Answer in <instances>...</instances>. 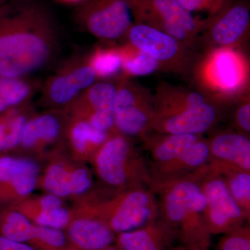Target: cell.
I'll use <instances>...</instances> for the list:
<instances>
[{"label": "cell", "instance_id": "17", "mask_svg": "<svg viewBox=\"0 0 250 250\" xmlns=\"http://www.w3.org/2000/svg\"><path fill=\"white\" fill-rule=\"evenodd\" d=\"M202 135L149 133L142 139L152 160L151 171L164 167L178 159L198 141Z\"/></svg>", "mask_w": 250, "mask_h": 250}, {"label": "cell", "instance_id": "14", "mask_svg": "<svg viewBox=\"0 0 250 250\" xmlns=\"http://www.w3.org/2000/svg\"><path fill=\"white\" fill-rule=\"evenodd\" d=\"M175 240V231L159 215L143 228L118 233L115 245L120 250H170Z\"/></svg>", "mask_w": 250, "mask_h": 250}, {"label": "cell", "instance_id": "4", "mask_svg": "<svg viewBox=\"0 0 250 250\" xmlns=\"http://www.w3.org/2000/svg\"><path fill=\"white\" fill-rule=\"evenodd\" d=\"M95 165L103 183L120 190L150 186V168L144 156L123 135H110L95 152Z\"/></svg>", "mask_w": 250, "mask_h": 250}, {"label": "cell", "instance_id": "3", "mask_svg": "<svg viewBox=\"0 0 250 250\" xmlns=\"http://www.w3.org/2000/svg\"><path fill=\"white\" fill-rule=\"evenodd\" d=\"M154 96L152 131L202 135L213 127L218 111L201 93L163 83Z\"/></svg>", "mask_w": 250, "mask_h": 250}, {"label": "cell", "instance_id": "22", "mask_svg": "<svg viewBox=\"0 0 250 250\" xmlns=\"http://www.w3.org/2000/svg\"><path fill=\"white\" fill-rule=\"evenodd\" d=\"M208 165L221 176L231 195L250 218V171L216 161H210Z\"/></svg>", "mask_w": 250, "mask_h": 250}, {"label": "cell", "instance_id": "26", "mask_svg": "<svg viewBox=\"0 0 250 250\" xmlns=\"http://www.w3.org/2000/svg\"><path fill=\"white\" fill-rule=\"evenodd\" d=\"M98 78L116 77L123 71V57L122 48H98L87 58Z\"/></svg>", "mask_w": 250, "mask_h": 250}, {"label": "cell", "instance_id": "23", "mask_svg": "<svg viewBox=\"0 0 250 250\" xmlns=\"http://www.w3.org/2000/svg\"><path fill=\"white\" fill-rule=\"evenodd\" d=\"M62 125L59 118L45 113L28 120L23 130L21 144L23 147H35L40 143L53 142L60 135Z\"/></svg>", "mask_w": 250, "mask_h": 250}, {"label": "cell", "instance_id": "39", "mask_svg": "<svg viewBox=\"0 0 250 250\" xmlns=\"http://www.w3.org/2000/svg\"></svg>", "mask_w": 250, "mask_h": 250}, {"label": "cell", "instance_id": "8", "mask_svg": "<svg viewBox=\"0 0 250 250\" xmlns=\"http://www.w3.org/2000/svg\"><path fill=\"white\" fill-rule=\"evenodd\" d=\"M75 18L80 27L105 41L125 37L134 22L127 0H84Z\"/></svg>", "mask_w": 250, "mask_h": 250}, {"label": "cell", "instance_id": "16", "mask_svg": "<svg viewBox=\"0 0 250 250\" xmlns=\"http://www.w3.org/2000/svg\"><path fill=\"white\" fill-rule=\"evenodd\" d=\"M210 160L208 140L202 136L178 159L164 167L151 171L149 188L194 173L207 166Z\"/></svg>", "mask_w": 250, "mask_h": 250}, {"label": "cell", "instance_id": "5", "mask_svg": "<svg viewBox=\"0 0 250 250\" xmlns=\"http://www.w3.org/2000/svg\"><path fill=\"white\" fill-rule=\"evenodd\" d=\"M135 23L145 24L172 36L189 48L200 44L208 20H200L178 0H127Z\"/></svg>", "mask_w": 250, "mask_h": 250}, {"label": "cell", "instance_id": "12", "mask_svg": "<svg viewBox=\"0 0 250 250\" xmlns=\"http://www.w3.org/2000/svg\"><path fill=\"white\" fill-rule=\"evenodd\" d=\"M207 19L202 33L207 45L217 49L232 48L249 33L250 6L245 1H233L218 16Z\"/></svg>", "mask_w": 250, "mask_h": 250}, {"label": "cell", "instance_id": "28", "mask_svg": "<svg viewBox=\"0 0 250 250\" xmlns=\"http://www.w3.org/2000/svg\"><path fill=\"white\" fill-rule=\"evenodd\" d=\"M123 49V72L131 76H147L160 69L159 62L146 52L134 47Z\"/></svg>", "mask_w": 250, "mask_h": 250}, {"label": "cell", "instance_id": "18", "mask_svg": "<svg viewBox=\"0 0 250 250\" xmlns=\"http://www.w3.org/2000/svg\"><path fill=\"white\" fill-rule=\"evenodd\" d=\"M210 160L230 164L250 172V141L242 133L225 131L208 141Z\"/></svg>", "mask_w": 250, "mask_h": 250}, {"label": "cell", "instance_id": "35", "mask_svg": "<svg viewBox=\"0 0 250 250\" xmlns=\"http://www.w3.org/2000/svg\"><path fill=\"white\" fill-rule=\"evenodd\" d=\"M62 2L67 3V4H80L84 0H59Z\"/></svg>", "mask_w": 250, "mask_h": 250}, {"label": "cell", "instance_id": "32", "mask_svg": "<svg viewBox=\"0 0 250 250\" xmlns=\"http://www.w3.org/2000/svg\"><path fill=\"white\" fill-rule=\"evenodd\" d=\"M234 123L242 134L250 132V100H244L237 107L234 115Z\"/></svg>", "mask_w": 250, "mask_h": 250}, {"label": "cell", "instance_id": "11", "mask_svg": "<svg viewBox=\"0 0 250 250\" xmlns=\"http://www.w3.org/2000/svg\"><path fill=\"white\" fill-rule=\"evenodd\" d=\"M97 79L87 59L70 61L47 81L42 100L51 106H70Z\"/></svg>", "mask_w": 250, "mask_h": 250}, {"label": "cell", "instance_id": "33", "mask_svg": "<svg viewBox=\"0 0 250 250\" xmlns=\"http://www.w3.org/2000/svg\"><path fill=\"white\" fill-rule=\"evenodd\" d=\"M0 250H36L27 243H19L0 236Z\"/></svg>", "mask_w": 250, "mask_h": 250}, {"label": "cell", "instance_id": "1", "mask_svg": "<svg viewBox=\"0 0 250 250\" xmlns=\"http://www.w3.org/2000/svg\"><path fill=\"white\" fill-rule=\"evenodd\" d=\"M59 36L52 16L31 1L0 6V76L27 78L57 55Z\"/></svg>", "mask_w": 250, "mask_h": 250}, {"label": "cell", "instance_id": "13", "mask_svg": "<svg viewBox=\"0 0 250 250\" xmlns=\"http://www.w3.org/2000/svg\"><path fill=\"white\" fill-rule=\"evenodd\" d=\"M116 85L107 81L93 83L70 105L77 118L102 131H114Z\"/></svg>", "mask_w": 250, "mask_h": 250}, {"label": "cell", "instance_id": "38", "mask_svg": "<svg viewBox=\"0 0 250 250\" xmlns=\"http://www.w3.org/2000/svg\"><path fill=\"white\" fill-rule=\"evenodd\" d=\"M9 1H10V0H0V6L5 4V3L8 2Z\"/></svg>", "mask_w": 250, "mask_h": 250}, {"label": "cell", "instance_id": "24", "mask_svg": "<svg viewBox=\"0 0 250 250\" xmlns=\"http://www.w3.org/2000/svg\"><path fill=\"white\" fill-rule=\"evenodd\" d=\"M109 132L94 127L85 120L77 118L70 126L69 136L74 149L81 154L90 149L96 152L109 137Z\"/></svg>", "mask_w": 250, "mask_h": 250}, {"label": "cell", "instance_id": "9", "mask_svg": "<svg viewBox=\"0 0 250 250\" xmlns=\"http://www.w3.org/2000/svg\"><path fill=\"white\" fill-rule=\"evenodd\" d=\"M208 164L201 179L206 221L210 234H224L246 225L250 218L231 195L221 176Z\"/></svg>", "mask_w": 250, "mask_h": 250}, {"label": "cell", "instance_id": "30", "mask_svg": "<svg viewBox=\"0 0 250 250\" xmlns=\"http://www.w3.org/2000/svg\"><path fill=\"white\" fill-rule=\"evenodd\" d=\"M68 210L62 207L52 209L40 210L34 218V224L38 226L62 230L66 228L70 223Z\"/></svg>", "mask_w": 250, "mask_h": 250}, {"label": "cell", "instance_id": "6", "mask_svg": "<svg viewBox=\"0 0 250 250\" xmlns=\"http://www.w3.org/2000/svg\"><path fill=\"white\" fill-rule=\"evenodd\" d=\"M90 214L102 219L116 234L143 228L159 216L156 195L149 188L120 190L111 200L95 206Z\"/></svg>", "mask_w": 250, "mask_h": 250}, {"label": "cell", "instance_id": "25", "mask_svg": "<svg viewBox=\"0 0 250 250\" xmlns=\"http://www.w3.org/2000/svg\"><path fill=\"white\" fill-rule=\"evenodd\" d=\"M37 88V83L28 78L0 76V99L9 108L24 105Z\"/></svg>", "mask_w": 250, "mask_h": 250}, {"label": "cell", "instance_id": "2", "mask_svg": "<svg viewBox=\"0 0 250 250\" xmlns=\"http://www.w3.org/2000/svg\"><path fill=\"white\" fill-rule=\"evenodd\" d=\"M206 166L191 174L149 188L158 195L159 215L173 229L188 250H209L210 234L205 218L201 179Z\"/></svg>", "mask_w": 250, "mask_h": 250}, {"label": "cell", "instance_id": "34", "mask_svg": "<svg viewBox=\"0 0 250 250\" xmlns=\"http://www.w3.org/2000/svg\"><path fill=\"white\" fill-rule=\"evenodd\" d=\"M62 207L61 197L49 193L45 196L41 197L40 200V210L52 209Z\"/></svg>", "mask_w": 250, "mask_h": 250}, {"label": "cell", "instance_id": "19", "mask_svg": "<svg viewBox=\"0 0 250 250\" xmlns=\"http://www.w3.org/2000/svg\"><path fill=\"white\" fill-rule=\"evenodd\" d=\"M91 184L89 172L85 168L68 171L60 164L51 166L43 179L45 190L59 197L83 193Z\"/></svg>", "mask_w": 250, "mask_h": 250}, {"label": "cell", "instance_id": "20", "mask_svg": "<svg viewBox=\"0 0 250 250\" xmlns=\"http://www.w3.org/2000/svg\"><path fill=\"white\" fill-rule=\"evenodd\" d=\"M39 167L34 161L4 156L0 158V183L9 184L20 196L35 189Z\"/></svg>", "mask_w": 250, "mask_h": 250}, {"label": "cell", "instance_id": "7", "mask_svg": "<svg viewBox=\"0 0 250 250\" xmlns=\"http://www.w3.org/2000/svg\"><path fill=\"white\" fill-rule=\"evenodd\" d=\"M154 96L146 88L123 79L116 85L114 130L143 139L152 131Z\"/></svg>", "mask_w": 250, "mask_h": 250}, {"label": "cell", "instance_id": "21", "mask_svg": "<svg viewBox=\"0 0 250 250\" xmlns=\"http://www.w3.org/2000/svg\"><path fill=\"white\" fill-rule=\"evenodd\" d=\"M230 49H219L212 58L210 67V75L215 86L229 93L236 91L243 82L241 66L237 54Z\"/></svg>", "mask_w": 250, "mask_h": 250}, {"label": "cell", "instance_id": "31", "mask_svg": "<svg viewBox=\"0 0 250 250\" xmlns=\"http://www.w3.org/2000/svg\"><path fill=\"white\" fill-rule=\"evenodd\" d=\"M189 12H204L208 18H214L228 8L234 0H178Z\"/></svg>", "mask_w": 250, "mask_h": 250}, {"label": "cell", "instance_id": "15", "mask_svg": "<svg viewBox=\"0 0 250 250\" xmlns=\"http://www.w3.org/2000/svg\"><path fill=\"white\" fill-rule=\"evenodd\" d=\"M65 235L75 250H100L113 246L116 234L102 219L91 214L70 221Z\"/></svg>", "mask_w": 250, "mask_h": 250}, {"label": "cell", "instance_id": "36", "mask_svg": "<svg viewBox=\"0 0 250 250\" xmlns=\"http://www.w3.org/2000/svg\"><path fill=\"white\" fill-rule=\"evenodd\" d=\"M100 250H120L119 248H118L116 246V245H113V246H111L108 247V248H104V249Z\"/></svg>", "mask_w": 250, "mask_h": 250}, {"label": "cell", "instance_id": "29", "mask_svg": "<svg viewBox=\"0 0 250 250\" xmlns=\"http://www.w3.org/2000/svg\"><path fill=\"white\" fill-rule=\"evenodd\" d=\"M216 250H250V228L243 226L224 233L216 245Z\"/></svg>", "mask_w": 250, "mask_h": 250}, {"label": "cell", "instance_id": "37", "mask_svg": "<svg viewBox=\"0 0 250 250\" xmlns=\"http://www.w3.org/2000/svg\"><path fill=\"white\" fill-rule=\"evenodd\" d=\"M170 250H188L187 248H184V246H181L179 247H172Z\"/></svg>", "mask_w": 250, "mask_h": 250}, {"label": "cell", "instance_id": "10", "mask_svg": "<svg viewBox=\"0 0 250 250\" xmlns=\"http://www.w3.org/2000/svg\"><path fill=\"white\" fill-rule=\"evenodd\" d=\"M125 37L130 46L157 61L160 69L182 73L192 66L193 49L166 33L134 22Z\"/></svg>", "mask_w": 250, "mask_h": 250}, {"label": "cell", "instance_id": "27", "mask_svg": "<svg viewBox=\"0 0 250 250\" xmlns=\"http://www.w3.org/2000/svg\"><path fill=\"white\" fill-rule=\"evenodd\" d=\"M37 225L31 223L24 213L11 212L1 226L2 236L19 243H32L35 238Z\"/></svg>", "mask_w": 250, "mask_h": 250}]
</instances>
